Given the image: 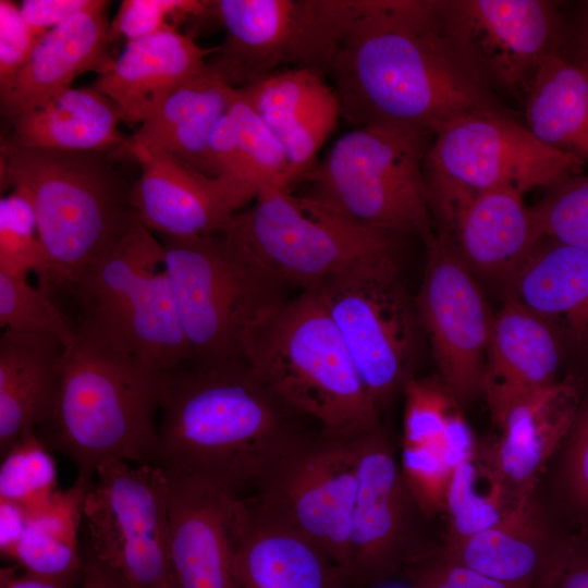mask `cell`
I'll use <instances>...</instances> for the list:
<instances>
[{
	"mask_svg": "<svg viewBox=\"0 0 588 588\" xmlns=\"http://www.w3.org/2000/svg\"><path fill=\"white\" fill-rule=\"evenodd\" d=\"M65 345L39 333L0 335V455L27 430L49 419L57 399Z\"/></svg>",
	"mask_w": 588,
	"mask_h": 588,
	"instance_id": "28",
	"label": "cell"
},
{
	"mask_svg": "<svg viewBox=\"0 0 588 588\" xmlns=\"http://www.w3.org/2000/svg\"><path fill=\"white\" fill-rule=\"evenodd\" d=\"M422 238L426 264L414 301L417 319L430 343L439 377L465 406L482 396L494 314L451 237L431 229Z\"/></svg>",
	"mask_w": 588,
	"mask_h": 588,
	"instance_id": "15",
	"label": "cell"
},
{
	"mask_svg": "<svg viewBox=\"0 0 588 588\" xmlns=\"http://www.w3.org/2000/svg\"><path fill=\"white\" fill-rule=\"evenodd\" d=\"M231 88L207 69L171 91L128 136V143L161 151L216 177L208 140L215 123L228 110Z\"/></svg>",
	"mask_w": 588,
	"mask_h": 588,
	"instance_id": "30",
	"label": "cell"
},
{
	"mask_svg": "<svg viewBox=\"0 0 588 588\" xmlns=\"http://www.w3.org/2000/svg\"><path fill=\"white\" fill-rule=\"evenodd\" d=\"M438 222L475 273L503 285L546 236L523 195L506 188L468 197Z\"/></svg>",
	"mask_w": 588,
	"mask_h": 588,
	"instance_id": "25",
	"label": "cell"
},
{
	"mask_svg": "<svg viewBox=\"0 0 588 588\" xmlns=\"http://www.w3.org/2000/svg\"><path fill=\"white\" fill-rule=\"evenodd\" d=\"M81 588H126L85 548Z\"/></svg>",
	"mask_w": 588,
	"mask_h": 588,
	"instance_id": "52",
	"label": "cell"
},
{
	"mask_svg": "<svg viewBox=\"0 0 588 588\" xmlns=\"http://www.w3.org/2000/svg\"><path fill=\"white\" fill-rule=\"evenodd\" d=\"M438 548L403 568L409 588H522L449 561L440 554Z\"/></svg>",
	"mask_w": 588,
	"mask_h": 588,
	"instance_id": "45",
	"label": "cell"
},
{
	"mask_svg": "<svg viewBox=\"0 0 588 588\" xmlns=\"http://www.w3.org/2000/svg\"><path fill=\"white\" fill-rule=\"evenodd\" d=\"M83 517L85 548L126 588H175L163 468L103 463L87 491Z\"/></svg>",
	"mask_w": 588,
	"mask_h": 588,
	"instance_id": "12",
	"label": "cell"
},
{
	"mask_svg": "<svg viewBox=\"0 0 588 588\" xmlns=\"http://www.w3.org/2000/svg\"><path fill=\"white\" fill-rule=\"evenodd\" d=\"M39 36L23 19L20 4L0 0V94L25 65Z\"/></svg>",
	"mask_w": 588,
	"mask_h": 588,
	"instance_id": "47",
	"label": "cell"
},
{
	"mask_svg": "<svg viewBox=\"0 0 588 588\" xmlns=\"http://www.w3.org/2000/svg\"><path fill=\"white\" fill-rule=\"evenodd\" d=\"M441 30L467 71L491 91L524 101L543 62L565 44L559 3L436 0Z\"/></svg>",
	"mask_w": 588,
	"mask_h": 588,
	"instance_id": "13",
	"label": "cell"
},
{
	"mask_svg": "<svg viewBox=\"0 0 588 588\" xmlns=\"http://www.w3.org/2000/svg\"><path fill=\"white\" fill-rule=\"evenodd\" d=\"M58 490L57 465L49 449L36 429L25 431L1 457L0 500L19 504L29 516Z\"/></svg>",
	"mask_w": 588,
	"mask_h": 588,
	"instance_id": "36",
	"label": "cell"
},
{
	"mask_svg": "<svg viewBox=\"0 0 588 588\" xmlns=\"http://www.w3.org/2000/svg\"><path fill=\"white\" fill-rule=\"evenodd\" d=\"M363 433L338 434L320 428L307 431L271 465L255 490L315 541L348 578Z\"/></svg>",
	"mask_w": 588,
	"mask_h": 588,
	"instance_id": "14",
	"label": "cell"
},
{
	"mask_svg": "<svg viewBox=\"0 0 588 588\" xmlns=\"http://www.w3.org/2000/svg\"><path fill=\"white\" fill-rule=\"evenodd\" d=\"M93 0H24L20 10L27 25L41 35L86 9Z\"/></svg>",
	"mask_w": 588,
	"mask_h": 588,
	"instance_id": "49",
	"label": "cell"
},
{
	"mask_svg": "<svg viewBox=\"0 0 588 588\" xmlns=\"http://www.w3.org/2000/svg\"><path fill=\"white\" fill-rule=\"evenodd\" d=\"M217 49L177 29L128 40L90 86L115 103L124 122L142 124L171 91L205 73Z\"/></svg>",
	"mask_w": 588,
	"mask_h": 588,
	"instance_id": "26",
	"label": "cell"
},
{
	"mask_svg": "<svg viewBox=\"0 0 588 588\" xmlns=\"http://www.w3.org/2000/svg\"><path fill=\"white\" fill-rule=\"evenodd\" d=\"M563 345L547 322L504 299L493 317L482 380V396L497 427L515 405L559 380Z\"/></svg>",
	"mask_w": 588,
	"mask_h": 588,
	"instance_id": "24",
	"label": "cell"
},
{
	"mask_svg": "<svg viewBox=\"0 0 588 588\" xmlns=\"http://www.w3.org/2000/svg\"><path fill=\"white\" fill-rule=\"evenodd\" d=\"M315 0H216L225 39L208 69L233 88H245L284 64L305 68Z\"/></svg>",
	"mask_w": 588,
	"mask_h": 588,
	"instance_id": "18",
	"label": "cell"
},
{
	"mask_svg": "<svg viewBox=\"0 0 588 588\" xmlns=\"http://www.w3.org/2000/svg\"><path fill=\"white\" fill-rule=\"evenodd\" d=\"M28 515L16 503L0 500V552L9 559L22 538Z\"/></svg>",
	"mask_w": 588,
	"mask_h": 588,
	"instance_id": "50",
	"label": "cell"
},
{
	"mask_svg": "<svg viewBox=\"0 0 588 588\" xmlns=\"http://www.w3.org/2000/svg\"><path fill=\"white\" fill-rule=\"evenodd\" d=\"M0 326L3 330L32 332L53 336L65 346L75 334L72 320L53 297L27 278L0 272Z\"/></svg>",
	"mask_w": 588,
	"mask_h": 588,
	"instance_id": "39",
	"label": "cell"
},
{
	"mask_svg": "<svg viewBox=\"0 0 588 588\" xmlns=\"http://www.w3.org/2000/svg\"><path fill=\"white\" fill-rule=\"evenodd\" d=\"M341 117L339 99L331 88L282 138L287 156L284 186L304 179L315 157Z\"/></svg>",
	"mask_w": 588,
	"mask_h": 588,
	"instance_id": "43",
	"label": "cell"
},
{
	"mask_svg": "<svg viewBox=\"0 0 588 588\" xmlns=\"http://www.w3.org/2000/svg\"><path fill=\"white\" fill-rule=\"evenodd\" d=\"M120 151L140 169L131 193L133 209L160 236L195 237L222 232L246 205L224 179L205 175L161 151L128 140Z\"/></svg>",
	"mask_w": 588,
	"mask_h": 588,
	"instance_id": "19",
	"label": "cell"
},
{
	"mask_svg": "<svg viewBox=\"0 0 588 588\" xmlns=\"http://www.w3.org/2000/svg\"><path fill=\"white\" fill-rule=\"evenodd\" d=\"M515 504L478 444L474 454L452 470L445 497L446 529L440 547L452 549L490 528Z\"/></svg>",
	"mask_w": 588,
	"mask_h": 588,
	"instance_id": "33",
	"label": "cell"
},
{
	"mask_svg": "<svg viewBox=\"0 0 588 588\" xmlns=\"http://www.w3.org/2000/svg\"><path fill=\"white\" fill-rule=\"evenodd\" d=\"M82 577L76 579H58L17 573L14 567H2L0 588H81Z\"/></svg>",
	"mask_w": 588,
	"mask_h": 588,
	"instance_id": "51",
	"label": "cell"
},
{
	"mask_svg": "<svg viewBox=\"0 0 588 588\" xmlns=\"http://www.w3.org/2000/svg\"><path fill=\"white\" fill-rule=\"evenodd\" d=\"M535 588H588V530L566 531Z\"/></svg>",
	"mask_w": 588,
	"mask_h": 588,
	"instance_id": "48",
	"label": "cell"
},
{
	"mask_svg": "<svg viewBox=\"0 0 588 588\" xmlns=\"http://www.w3.org/2000/svg\"><path fill=\"white\" fill-rule=\"evenodd\" d=\"M405 397L403 444H437L461 405L438 378L413 377L403 390Z\"/></svg>",
	"mask_w": 588,
	"mask_h": 588,
	"instance_id": "41",
	"label": "cell"
},
{
	"mask_svg": "<svg viewBox=\"0 0 588 588\" xmlns=\"http://www.w3.org/2000/svg\"><path fill=\"white\" fill-rule=\"evenodd\" d=\"M208 148L216 176L228 181L245 204L257 197L250 183L236 127L228 110L215 123Z\"/></svg>",
	"mask_w": 588,
	"mask_h": 588,
	"instance_id": "46",
	"label": "cell"
},
{
	"mask_svg": "<svg viewBox=\"0 0 588 588\" xmlns=\"http://www.w3.org/2000/svg\"><path fill=\"white\" fill-rule=\"evenodd\" d=\"M512 299L562 341L588 351V253L544 236L504 285Z\"/></svg>",
	"mask_w": 588,
	"mask_h": 588,
	"instance_id": "27",
	"label": "cell"
},
{
	"mask_svg": "<svg viewBox=\"0 0 588 588\" xmlns=\"http://www.w3.org/2000/svg\"><path fill=\"white\" fill-rule=\"evenodd\" d=\"M532 211L547 237L588 253V173L549 188Z\"/></svg>",
	"mask_w": 588,
	"mask_h": 588,
	"instance_id": "40",
	"label": "cell"
},
{
	"mask_svg": "<svg viewBox=\"0 0 588 588\" xmlns=\"http://www.w3.org/2000/svg\"><path fill=\"white\" fill-rule=\"evenodd\" d=\"M426 516L411 492L382 426L360 436L350 580L369 586L395 574L440 544L429 539Z\"/></svg>",
	"mask_w": 588,
	"mask_h": 588,
	"instance_id": "16",
	"label": "cell"
},
{
	"mask_svg": "<svg viewBox=\"0 0 588 588\" xmlns=\"http://www.w3.org/2000/svg\"><path fill=\"white\" fill-rule=\"evenodd\" d=\"M524 105L525 125L536 138L588 161V76L562 51L543 60Z\"/></svg>",
	"mask_w": 588,
	"mask_h": 588,
	"instance_id": "31",
	"label": "cell"
},
{
	"mask_svg": "<svg viewBox=\"0 0 588 588\" xmlns=\"http://www.w3.org/2000/svg\"><path fill=\"white\" fill-rule=\"evenodd\" d=\"M244 358L284 403L324 431L358 434L382 426L315 289L287 298L255 323Z\"/></svg>",
	"mask_w": 588,
	"mask_h": 588,
	"instance_id": "5",
	"label": "cell"
},
{
	"mask_svg": "<svg viewBox=\"0 0 588 588\" xmlns=\"http://www.w3.org/2000/svg\"><path fill=\"white\" fill-rule=\"evenodd\" d=\"M583 376L569 373L515 405L482 450L510 499L516 503L539 486L573 422L584 394Z\"/></svg>",
	"mask_w": 588,
	"mask_h": 588,
	"instance_id": "21",
	"label": "cell"
},
{
	"mask_svg": "<svg viewBox=\"0 0 588 588\" xmlns=\"http://www.w3.org/2000/svg\"><path fill=\"white\" fill-rule=\"evenodd\" d=\"M164 471L175 588H236L229 531L235 495L199 477Z\"/></svg>",
	"mask_w": 588,
	"mask_h": 588,
	"instance_id": "20",
	"label": "cell"
},
{
	"mask_svg": "<svg viewBox=\"0 0 588 588\" xmlns=\"http://www.w3.org/2000/svg\"><path fill=\"white\" fill-rule=\"evenodd\" d=\"M70 293L79 308V332L164 373L187 365L162 242L137 215Z\"/></svg>",
	"mask_w": 588,
	"mask_h": 588,
	"instance_id": "6",
	"label": "cell"
},
{
	"mask_svg": "<svg viewBox=\"0 0 588 588\" xmlns=\"http://www.w3.org/2000/svg\"><path fill=\"white\" fill-rule=\"evenodd\" d=\"M368 588H409V586L406 583H400L392 578L377 585L369 586Z\"/></svg>",
	"mask_w": 588,
	"mask_h": 588,
	"instance_id": "54",
	"label": "cell"
},
{
	"mask_svg": "<svg viewBox=\"0 0 588 588\" xmlns=\"http://www.w3.org/2000/svg\"><path fill=\"white\" fill-rule=\"evenodd\" d=\"M115 103L90 85L70 87L12 119L14 145L64 151L114 152L126 143Z\"/></svg>",
	"mask_w": 588,
	"mask_h": 588,
	"instance_id": "29",
	"label": "cell"
},
{
	"mask_svg": "<svg viewBox=\"0 0 588 588\" xmlns=\"http://www.w3.org/2000/svg\"><path fill=\"white\" fill-rule=\"evenodd\" d=\"M47 270L34 206L26 193L14 188L0 200V272L16 278L35 272L40 285Z\"/></svg>",
	"mask_w": 588,
	"mask_h": 588,
	"instance_id": "37",
	"label": "cell"
},
{
	"mask_svg": "<svg viewBox=\"0 0 588 588\" xmlns=\"http://www.w3.org/2000/svg\"><path fill=\"white\" fill-rule=\"evenodd\" d=\"M331 88L316 71L293 68L277 71L240 89L262 121L282 140Z\"/></svg>",
	"mask_w": 588,
	"mask_h": 588,
	"instance_id": "34",
	"label": "cell"
},
{
	"mask_svg": "<svg viewBox=\"0 0 588 588\" xmlns=\"http://www.w3.org/2000/svg\"><path fill=\"white\" fill-rule=\"evenodd\" d=\"M401 468L417 503L432 519L444 513L452 468L437 444H403Z\"/></svg>",
	"mask_w": 588,
	"mask_h": 588,
	"instance_id": "44",
	"label": "cell"
},
{
	"mask_svg": "<svg viewBox=\"0 0 588 588\" xmlns=\"http://www.w3.org/2000/svg\"><path fill=\"white\" fill-rule=\"evenodd\" d=\"M182 329L187 365L244 358L248 331L286 301L283 285L256 267L223 233L160 236Z\"/></svg>",
	"mask_w": 588,
	"mask_h": 588,
	"instance_id": "7",
	"label": "cell"
},
{
	"mask_svg": "<svg viewBox=\"0 0 588 588\" xmlns=\"http://www.w3.org/2000/svg\"><path fill=\"white\" fill-rule=\"evenodd\" d=\"M94 478L77 475L66 490L28 516L21 540L9 558L23 572L49 578L76 579L83 575L79 529L87 491Z\"/></svg>",
	"mask_w": 588,
	"mask_h": 588,
	"instance_id": "32",
	"label": "cell"
},
{
	"mask_svg": "<svg viewBox=\"0 0 588 588\" xmlns=\"http://www.w3.org/2000/svg\"><path fill=\"white\" fill-rule=\"evenodd\" d=\"M114 152L35 149L1 144V187L22 189L34 206L48 270L39 285L71 292L136 216L135 180Z\"/></svg>",
	"mask_w": 588,
	"mask_h": 588,
	"instance_id": "3",
	"label": "cell"
},
{
	"mask_svg": "<svg viewBox=\"0 0 588 588\" xmlns=\"http://www.w3.org/2000/svg\"><path fill=\"white\" fill-rule=\"evenodd\" d=\"M307 69L358 127L434 136L475 112H510L448 44L436 0H315Z\"/></svg>",
	"mask_w": 588,
	"mask_h": 588,
	"instance_id": "1",
	"label": "cell"
},
{
	"mask_svg": "<svg viewBox=\"0 0 588 588\" xmlns=\"http://www.w3.org/2000/svg\"><path fill=\"white\" fill-rule=\"evenodd\" d=\"M230 539L236 588H342L350 580L315 541L262 497H234Z\"/></svg>",
	"mask_w": 588,
	"mask_h": 588,
	"instance_id": "17",
	"label": "cell"
},
{
	"mask_svg": "<svg viewBox=\"0 0 588 588\" xmlns=\"http://www.w3.org/2000/svg\"><path fill=\"white\" fill-rule=\"evenodd\" d=\"M228 112L236 127L248 176L257 196L266 187L286 189L284 186L287 169L285 148L241 89L231 88Z\"/></svg>",
	"mask_w": 588,
	"mask_h": 588,
	"instance_id": "38",
	"label": "cell"
},
{
	"mask_svg": "<svg viewBox=\"0 0 588 588\" xmlns=\"http://www.w3.org/2000/svg\"><path fill=\"white\" fill-rule=\"evenodd\" d=\"M315 290L380 413L414 377L421 332L396 252L366 258Z\"/></svg>",
	"mask_w": 588,
	"mask_h": 588,
	"instance_id": "11",
	"label": "cell"
},
{
	"mask_svg": "<svg viewBox=\"0 0 588 588\" xmlns=\"http://www.w3.org/2000/svg\"><path fill=\"white\" fill-rule=\"evenodd\" d=\"M215 16V1L208 0H123L110 23L111 42L146 37L177 29L188 19Z\"/></svg>",
	"mask_w": 588,
	"mask_h": 588,
	"instance_id": "42",
	"label": "cell"
},
{
	"mask_svg": "<svg viewBox=\"0 0 588 588\" xmlns=\"http://www.w3.org/2000/svg\"><path fill=\"white\" fill-rule=\"evenodd\" d=\"M167 373L75 329L49 419L38 436L94 478L103 463L152 464Z\"/></svg>",
	"mask_w": 588,
	"mask_h": 588,
	"instance_id": "4",
	"label": "cell"
},
{
	"mask_svg": "<svg viewBox=\"0 0 588 588\" xmlns=\"http://www.w3.org/2000/svg\"><path fill=\"white\" fill-rule=\"evenodd\" d=\"M588 76V1L581 4L572 36V57H566Z\"/></svg>",
	"mask_w": 588,
	"mask_h": 588,
	"instance_id": "53",
	"label": "cell"
},
{
	"mask_svg": "<svg viewBox=\"0 0 588 588\" xmlns=\"http://www.w3.org/2000/svg\"><path fill=\"white\" fill-rule=\"evenodd\" d=\"M159 413L152 464L235 497L309 431L245 358L167 373Z\"/></svg>",
	"mask_w": 588,
	"mask_h": 588,
	"instance_id": "2",
	"label": "cell"
},
{
	"mask_svg": "<svg viewBox=\"0 0 588 588\" xmlns=\"http://www.w3.org/2000/svg\"><path fill=\"white\" fill-rule=\"evenodd\" d=\"M571 527L539 486L520 498L493 526L445 550L442 556L487 577L535 588Z\"/></svg>",
	"mask_w": 588,
	"mask_h": 588,
	"instance_id": "22",
	"label": "cell"
},
{
	"mask_svg": "<svg viewBox=\"0 0 588 588\" xmlns=\"http://www.w3.org/2000/svg\"><path fill=\"white\" fill-rule=\"evenodd\" d=\"M109 2L93 0L81 12L41 34L25 65L2 94L1 111L9 118L36 108L86 72L105 73L110 54Z\"/></svg>",
	"mask_w": 588,
	"mask_h": 588,
	"instance_id": "23",
	"label": "cell"
},
{
	"mask_svg": "<svg viewBox=\"0 0 588 588\" xmlns=\"http://www.w3.org/2000/svg\"><path fill=\"white\" fill-rule=\"evenodd\" d=\"M552 504L575 530H588V387L552 458Z\"/></svg>",
	"mask_w": 588,
	"mask_h": 588,
	"instance_id": "35",
	"label": "cell"
},
{
	"mask_svg": "<svg viewBox=\"0 0 588 588\" xmlns=\"http://www.w3.org/2000/svg\"><path fill=\"white\" fill-rule=\"evenodd\" d=\"M586 161L536 138L513 112L463 115L432 138L425 164L431 216L438 220L476 194L551 188L583 173Z\"/></svg>",
	"mask_w": 588,
	"mask_h": 588,
	"instance_id": "10",
	"label": "cell"
},
{
	"mask_svg": "<svg viewBox=\"0 0 588 588\" xmlns=\"http://www.w3.org/2000/svg\"><path fill=\"white\" fill-rule=\"evenodd\" d=\"M222 232L270 279L302 291L366 258L396 252L399 236L278 187L261 189Z\"/></svg>",
	"mask_w": 588,
	"mask_h": 588,
	"instance_id": "8",
	"label": "cell"
},
{
	"mask_svg": "<svg viewBox=\"0 0 588 588\" xmlns=\"http://www.w3.org/2000/svg\"><path fill=\"white\" fill-rule=\"evenodd\" d=\"M432 136L358 127L304 176L305 195L365 226L395 234L432 229L424 164Z\"/></svg>",
	"mask_w": 588,
	"mask_h": 588,
	"instance_id": "9",
	"label": "cell"
}]
</instances>
